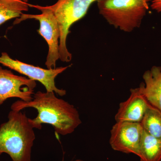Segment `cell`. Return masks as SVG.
Listing matches in <instances>:
<instances>
[{
	"label": "cell",
	"mask_w": 161,
	"mask_h": 161,
	"mask_svg": "<svg viewBox=\"0 0 161 161\" xmlns=\"http://www.w3.org/2000/svg\"><path fill=\"white\" fill-rule=\"evenodd\" d=\"M84 161L82 160L77 159V160H74V161Z\"/></svg>",
	"instance_id": "obj_16"
},
{
	"label": "cell",
	"mask_w": 161,
	"mask_h": 161,
	"mask_svg": "<svg viewBox=\"0 0 161 161\" xmlns=\"http://www.w3.org/2000/svg\"><path fill=\"white\" fill-rule=\"evenodd\" d=\"M144 83L138 87L150 105L161 112V67L153 66L143 75Z\"/></svg>",
	"instance_id": "obj_10"
},
{
	"label": "cell",
	"mask_w": 161,
	"mask_h": 161,
	"mask_svg": "<svg viewBox=\"0 0 161 161\" xmlns=\"http://www.w3.org/2000/svg\"><path fill=\"white\" fill-rule=\"evenodd\" d=\"M151 9L158 13H161V0H151Z\"/></svg>",
	"instance_id": "obj_14"
},
{
	"label": "cell",
	"mask_w": 161,
	"mask_h": 161,
	"mask_svg": "<svg viewBox=\"0 0 161 161\" xmlns=\"http://www.w3.org/2000/svg\"><path fill=\"white\" fill-rule=\"evenodd\" d=\"M144 130L155 138L161 140V112L149 105L141 122Z\"/></svg>",
	"instance_id": "obj_13"
},
{
	"label": "cell",
	"mask_w": 161,
	"mask_h": 161,
	"mask_svg": "<svg viewBox=\"0 0 161 161\" xmlns=\"http://www.w3.org/2000/svg\"><path fill=\"white\" fill-rule=\"evenodd\" d=\"M99 0H58L54 5L48 6L58 20L60 29L59 40L60 59L68 62L72 60V54L66 46L69 28L74 23L83 18L90 6Z\"/></svg>",
	"instance_id": "obj_4"
},
{
	"label": "cell",
	"mask_w": 161,
	"mask_h": 161,
	"mask_svg": "<svg viewBox=\"0 0 161 161\" xmlns=\"http://www.w3.org/2000/svg\"><path fill=\"white\" fill-rule=\"evenodd\" d=\"M8 118L0 125V155L7 153L13 161H31L36 135L29 118L25 113L12 110Z\"/></svg>",
	"instance_id": "obj_2"
},
{
	"label": "cell",
	"mask_w": 161,
	"mask_h": 161,
	"mask_svg": "<svg viewBox=\"0 0 161 161\" xmlns=\"http://www.w3.org/2000/svg\"><path fill=\"white\" fill-rule=\"evenodd\" d=\"M29 7L28 3L22 0H0V26L8 20L19 18Z\"/></svg>",
	"instance_id": "obj_12"
},
{
	"label": "cell",
	"mask_w": 161,
	"mask_h": 161,
	"mask_svg": "<svg viewBox=\"0 0 161 161\" xmlns=\"http://www.w3.org/2000/svg\"><path fill=\"white\" fill-rule=\"evenodd\" d=\"M149 0H99V13L110 25L125 32L141 26Z\"/></svg>",
	"instance_id": "obj_3"
},
{
	"label": "cell",
	"mask_w": 161,
	"mask_h": 161,
	"mask_svg": "<svg viewBox=\"0 0 161 161\" xmlns=\"http://www.w3.org/2000/svg\"><path fill=\"white\" fill-rule=\"evenodd\" d=\"M144 132L141 123L116 122L111 130L110 146L115 151L138 156Z\"/></svg>",
	"instance_id": "obj_7"
},
{
	"label": "cell",
	"mask_w": 161,
	"mask_h": 161,
	"mask_svg": "<svg viewBox=\"0 0 161 161\" xmlns=\"http://www.w3.org/2000/svg\"><path fill=\"white\" fill-rule=\"evenodd\" d=\"M28 6L40 10L41 14L23 13L19 18L16 19L14 24H19L22 21L29 19H34L39 21L40 27L37 31L46 40L48 46V54L45 65L47 69H55L56 68V62L60 59L59 40L60 29L58 20L48 6H42L30 4H28Z\"/></svg>",
	"instance_id": "obj_5"
},
{
	"label": "cell",
	"mask_w": 161,
	"mask_h": 161,
	"mask_svg": "<svg viewBox=\"0 0 161 161\" xmlns=\"http://www.w3.org/2000/svg\"><path fill=\"white\" fill-rule=\"evenodd\" d=\"M36 86L35 80L15 75L11 70L0 66V106L9 98L30 101L32 99Z\"/></svg>",
	"instance_id": "obj_8"
},
{
	"label": "cell",
	"mask_w": 161,
	"mask_h": 161,
	"mask_svg": "<svg viewBox=\"0 0 161 161\" xmlns=\"http://www.w3.org/2000/svg\"><path fill=\"white\" fill-rule=\"evenodd\" d=\"M129 98L119 104L115 116L116 122L141 123L150 104L141 94L138 88L131 89Z\"/></svg>",
	"instance_id": "obj_9"
},
{
	"label": "cell",
	"mask_w": 161,
	"mask_h": 161,
	"mask_svg": "<svg viewBox=\"0 0 161 161\" xmlns=\"http://www.w3.org/2000/svg\"><path fill=\"white\" fill-rule=\"evenodd\" d=\"M29 108L36 109L38 112L36 118H29L34 129L40 130L43 124H48L53 127L56 133L66 136L73 133L82 123L75 106L58 98L54 92L38 91L30 101H16L12 105L11 109L22 111Z\"/></svg>",
	"instance_id": "obj_1"
},
{
	"label": "cell",
	"mask_w": 161,
	"mask_h": 161,
	"mask_svg": "<svg viewBox=\"0 0 161 161\" xmlns=\"http://www.w3.org/2000/svg\"><path fill=\"white\" fill-rule=\"evenodd\" d=\"M138 156L140 161H161V140L144 130Z\"/></svg>",
	"instance_id": "obj_11"
},
{
	"label": "cell",
	"mask_w": 161,
	"mask_h": 161,
	"mask_svg": "<svg viewBox=\"0 0 161 161\" xmlns=\"http://www.w3.org/2000/svg\"><path fill=\"white\" fill-rule=\"evenodd\" d=\"M22 1H23V2H25V3H27L28 0H22Z\"/></svg>",
	"instance_id": "obj_15"
},
{
	"label": "cell",
	"mask_w": 161,
	"mask_h": 161,
	"mask_svg": "<svg viewBox=\"0 0 161 161\" xmlns=\"http://www.w3.org/2000/svg\"><path fill=\"white\" fill-rule=\"evenodd\" d=\"M0 64L25 75L29 79L39 81L45 88L46 92H54L60 96L66 95L65 90L57 87L55 80L58 75L64 72L70 65L56 68L55 69H45L18 60H14L6 53H2L0 56Z\"/></svg>",
	"instance_id": "obj_6"
}]
</instances>
